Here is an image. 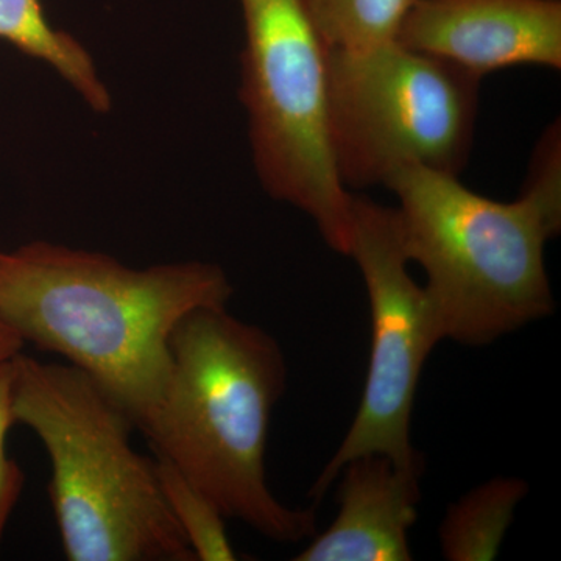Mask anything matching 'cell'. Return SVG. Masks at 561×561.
Masks as SVG:
<instances>
[{"mask_svg": "<svg viewBox=\"0 0 561 561\" xmlns=\"http://www.w3.org/2000/svg\"><path fill=\"white\" fill-rule=\"evenodd\" d=\"M348 256L370 301V365L359 411L313 482L316 502L356 457L379 453L401 465L424 463L411 445L412 409L424 362L443 341L430 297L408 271L397 208L353 194Z\"/></svg>", "mask_w": 561, "mask_h": 561, "instance_id": "52a82bcc", "label": "cell"}, {"mask_svg": "<svg viewBox=\"0 0 561 561\" xmlns=\"http://www.w3.org/2000/svg\"><path fill=\"white\" fill-rule=\"evenodd\" d=\"M527 490L529 485L523 479H491L451 505L440 529L445 559H496L516 507L526 496Z\"/></svg>", "mask_w": 561, "mask_h": 561, "instance_id": "8fae6325", "label": "cell"}, {"mask_svg": "<svg viewBox=\"0 0 561 561\" xmlns=\"http://www.w3.org/2000/svg\"><path fill=\"white\" fill-rule=\"evenodd\" d=\"M169 348L164 393L140 430L154 454L171 461L225 519L278 542L316 535V512L284 505L265 478L272 412L287 379L278 342L219 306L184 316Z\"/></svg>", "mask_w": 561, "mask_h": 561, "instance_id": "3957f363", "label": "cell"}, {"mask_svg": "<svg viewBox=\"0 0 561 561\" xmlns=\"http://www.w3.org/2000/svg\"><path fill=\"white\" fill-rule=\"evenodd\" d=\"M231 295L227 273L208 262L133 268L44 241L0 251V317L22 342L87 373L139 430L164 393L179 321Z\"/></svg>", "mask_w": 561, "mask_h": 561, "instance_id": "6da1fadb", "label": "cell"}, {"mask_svg": "<svg viewBox=\"0 0 561 561\" xmlns=\"http://www.w3.org/2000/svg\"><path fill=\"white\" fill-rule=\"evenodd\" d=\"M398 44L481 77L513 66L561 69V0H419Z\"/></svg>", "mask_w": 561, "mask_h": 561, "instance_id": "ba28073f", "label": "cell"}, {"mask_svg": "<svg viewBox=\"0 0 561 561\" xmlns=\"http://www.w3.org/2000/svg\"><path fill=\"white\" fill-rule=\"evenodd\" d=\"M397 195L402 249L426 273L443 339L482 346L553 312L546 243L561 230L560 125L546 130L515 202L490 201L459 176L404 165Z\"/></svg>", "mask_w": 561, "mask_h": 561, "instance_id": "7a4b0ae2", "label": "cell"}, {"mask_svg": "<svg viewBox=\"0 0 561 561\" xmlns=\"http://www.w3.org/2000/svg\"><path fill=\"white\" fill-rule=\"evenodd\" d=\"M14 423L49 454V494L70 561H194L162 494L157 461L131 446L127 412L87 373L20 353Z\"/></svg>", "mask_w": 561, "mask_h": 561, "instance_id": "277c9868", "label": "cell"}, {"mask_svg": "<svg viewBox=\"0 0 561 561\" xmlns=\"http://www.w3.org/2000/svg\"><path fill=\"white\" fill-rule=\"evenodd\" d=\"M419 0H309L330 50L364 51L397 43Z\"/></svg>", "mask_w": 561, "mask_h": 561, "instance_id": "7c38bea8", "label": "cell"}, {"mask_svg": "<svg viewBox=\"0 0 561 561\" xmlns=\"http://www.w3.org/2000/svg\"><path fill=\"white\" fill-rule=\"evenodd\" d=\"M0 39L50 66L94 113L106 114L113 106L90 51L47 21L41 0H0Z\"/></svg>", "mask_w": 561, "mask_h": 561, "instance_id": "30bf717a", "label": "cell"}, {"mask_svg": "<svg viewBox=\"0 0 561 561\" xmlns=\"http://www.w3.org/2000/svg\"><path fill=\"white\" fill-rule=\"evenodd\" d=\"M423 470L379 453L348 461L334 523L295 561L412 560L409 531L419 519Z\"/></svg>", "mask_w": 561, "mask_h": 561, "instance_id": "9c48e42d", "label": "cell"}, {"mask_svg": "<svg viewBox=\"0 0 561 561\" xmlns=\"http://www.w3.org/2000/svg\"><path fill=\"white\" fill-rule=\"evenodd\" d=\"M481 81L398 43L330 50L328 133L343 186L386 184L404 165L459 176L474 142Z\"/></svg>", "mask_w": 561, "mask_h": 561, "instance_id": "8992f818", "label": "cell"}, {"mask_svg": "<svg viewBox=\"0 0 561 561\" xmlns=\"http://www.w3.org/2000/svg\"><path fill=\"white\" fill-rule=\"evenodd\" d=\"M13 365L0 364V546L24 486V472L7 453V435L13 426Z\"/></svg>", "mask_w": 561, "mask_h": 561, "instance_id": "5bb4252c", "label": "cell"}, {"mask_svg": "<svg viewBox=\"0 0 561 561\" xmlns=\"http://www.w3.org/2000/svg\"><path fill=\"white\" fill-rule=\"evenodd\" d=\"M24 342L21 341L20 335L16 334L5 320L0 317V364L9 362L21 353Z\"/></svg>", "mask_w": 561, "mask_h": 561, "instance_id": "9a60e30c", "label": "cell"}, {"mask_svg": "<svg viewBox=\"0 0 561 561\" xmlns=\"http://www.w3.org/2000/svg\"><path fill=\"white\" fill-rule=\"evenodd\" d=\"M245 46L241 101L253 164L275 201L311 217L330 249L348 256L351 197L328 133V58L309 0H239Z\"/></svg>", "mask_w": 561, "mask_h": 561, "instance_id": "5b68a950", "label": "cell"}, {"mask_svg": "<svg viewBox=\"0 0 561 561\" xmlns=\"http://www.w3.org/2000/svg\"><path fill=\"white\" fill-rule=\"evenodd\" d=\"M157 472L162 494L195 560H236L219 508L213 504L171 461L157 456Z\"/></svg>", "mask_w": 561, "mask_h": 561, "instance_id": "4fadbf2b", "label": "cell"}]
</instances>
